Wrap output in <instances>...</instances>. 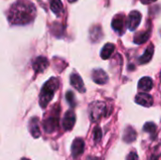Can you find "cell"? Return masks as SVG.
<instances>
[{
  "mask_svg": "<svg viewBox=\"0 0 161 160\" xmlns=\"http://www.w3.org/2000/svg\"><path fill=\"white\" fill-rule=\"evenodd\" d=\"M126 160H139V157H138L137 153L131 152V153L128 154V156L126 157Z\"/></svg>",
  "mask_w": 161,
  "mask_h": 160,
  "instance_id": "cb8c5ba5",
  "label": "cell"
},
{
  "mask_svg": "<svg viewBox=\"0 0 161 160\" xmlns=\"http://www.w3.org/2000/svg\"><path fill=\"white\" fill-rule=\"evenodd\" d=\"M125 16L123 14H118L116 15L113 20H112V23H111V26L112 28L118 32L120 35H122L124 33V29H125Z\"/></svg>",
  "mask_w": 161,
  "mask_h": 160,
  "instance_id": "ba28073f",
  "label": "cell"
},
{
  "mask_svg": "<svg viewBox=\"0 0 161 160\" xmlns=\"http://www.w3.org/2000/svg\"><path fill=\"white\" fill-rule=\"evenodd\" d=\"M58 88V80L56 77L50 78L42 87L40 94V105L42 108H46L53 99L55 91Z\"/></svg>",
  "mask_w": 161,
  "mask_h": 160,
  "instance_id": "7a4b0ae2",
  "label": "cell"
},
{
  "mask_svg": "<svg viewBox=\"0 0 161 160\" xmlns=\"http://www.w3.org/2000/svg\"><path fill=\"white\" fill-rule=\"evenodd\" d=\"M102 138V132L101 129L99 127H96L94 129V141H99Z\"/></svg>",
  "mask_w": 161,
  "mask_h": 160,
  "instance_id": "603a6c76",
  "label": "cell"
},
{
  "mask_svg": "<svg viewBox=\"0 0 161 160\" xmlns=\"http://www.w3.org/2000/svg\"><path fill=\"white\" fill-rule=\"evenodd\" d=\"M36 13V7L30 0H17L9 8L8 19L12 25H23L30 24Z\"/></svg>",
  "mask_w": 161,
  "mask_h": 160,
  "instance_id": "6da1fadb",
  "label": "cell"
},
{
  "mask_svg": "<svg viewBox=\"0 0 161 160\" xmlns=\"http://www.w3.org/2000/svg\"><path fill=\"white\" fill-rule=\"evenodd\" d=\"M29 128H30V133L34 138L40 137L41 132H40V127H39V120L37 118H32L30 120Z\"/></svg>",
  "mask_w": 161,
  "mask_h": 160,
  "instance_id": "2e32d148",
  "label": "cell"
},
{
  "mask_svg": "<svg viewBox=\"0 0 161 160\" xmlns=\"http://www.w3.org/2000/svg\"><path fill=\"white\" fill-rule=\"evenodd\" d=\"M48 66H49V61L44 57H38L32 62V67L36 74L42 73L45 69H47Z\"/></svg>",
  "mask_w": 161,
  "mask_h": 160,
  "instance_id": "8992f818",
  "label": "cell"
},
{
  "mask_svg": "<svg viewBox=\"0 0 161 160\" xmlns=\"http://www.w3.org/2000/svg\"><path fill=\"white\" fill-rule=\"evenodd\" d=\"M159 76H160V80H161V72H160V74H159Z\"/></svg>",
  "mask_w": 161,
  "mask_h": 160,
  "instance_id": "4316f807",
  "label": "cell"
},
{
  "mask_svg": "<svg viewBox=\"0 0 161 160\" xmlns=\"http://www.w3.org/2000/svg\"><path fill=\"white\" fill-rule=\"evenodd\" d=\"M151 35V31L150 30H144V31H140L138 33H136V35L134 36V42L137 44H142L145 41H147V40L149 39Z\"/></svg>",
  "mask_w": 161,
  "mask_h": 160,
  "instance_id": "9a60e30c",
  "label": "cell"
},
{
  "mask_svg": "<svg viewBox=\"0 0 161 160\" xmlns=\"http://www.w3.org/2000/svg\"><path fill=\"white\" fill-rule=\"evenodd\" d=\"M156 129H157V125L153 123H147V124H145V125L143 127V130L150 134H154L156 132Z\"/></svg>",
  "mask_w": 161,
  "mask_h": 160,
  "instance_id": "44dd1931",
  "label": "cell"
},
{
  "mask_svg": "<svg viewBox=\"0 0 161 160\" xmlns=\"http://www.w3.org/2000/svg\"><path fill=\"white\" fill-rule=\"evenodd\" d=\"M85 143L82 139H75L72 144V156L74 157H77L82 155L84 152Z\"/></svg>",
  "mask_w": 161,
  "mask_h": 160,
  "instance_id": "7c38bea8",
  "label": "cell"
},
{
  "mask_svg": "<svg viewBox=\"0 0 161 160\" xmlns=\"http://www.w3.org/2000/svg\"><path fill=\"white\" fill-rule=\"evenodd\" d=\"M154 50H155L154 46H153L152 44H150V45L146 48V50L144 51V54L140 58V59H139L140 64H146V63H148V62L152 59V58H153Z\"/></svg>",
  "mask_w": 161,
  "mask_h": 160,
  "instance_id": "5bb4252c",
  "label": "cell"
},
{
  "mask_svg": "<svg viewBox=\"0 0 161 160\" xmlns=\"http://www.w3.org/2000/svg\"><path fill=\"white\" fill-rule=\"evenodd\" d=\"M153 86H154V83H153V80L148 77V76H145V77H142L140 81H139V90L141 92H147L149 91H151L153 89Z\"/></svg>",
  "mask_w": 161,
  "mask_h": 160,
  "instance_id": "4fadbf2b",
  "label": "cell"
},
{
  "mask_svg": "<svg viewBox=\"0 0 161 160\" xmlns=\"http://www.w3.org/2000/svg\"><path fill=\"white\" fill-rule=\"evenodd\" d=\"M50 7H51L52 11L57 16H60V14L63 11V5L60 2V0H52L50 3Z\"/></svg>",
  "mask_w": 161,
  "mask_h": 160,
  "instance_id": "ac0fdd59",
  "label": "cell"
},
{
  "mask_svg": "<svg viewBox=\"0 0 161 160\" xmlns=\"http://www.w3.org/2000/svg\"><path fill=\"white\" fill-rule=\"evenodd\" d=\"M75 123V115L72 110H69L65 113L62 120V126L65 130H71Z\"/></svg>",
  "mask_w": 161,
  "mask_h": 160,
  "instance_id": "8fae6325",
  "label": "cell"
},
{
  "mask_svg": "<svg viewBox=\"0 0 161 160\" xmlns=\"http://www.w3.org/2000/svg\"><path fill=\"white\" fill-rule=\"evenodd\" d=\"M92 80L99 85H104L108 81V74L102 69H96L92 71Z\"/></svg>",
  "mask_w": 161,
  "mask_h": 160,
  "instance_id": "9c48e42d",
  "label": "cell"
},
{
  "mask_svg": "<svg viewBox=\"0 0 161 160\" xmlns=\"http://www.w3.org/2000/svg\"><path fill=\"white\" fill-rule=\"evenodd\" d=\"M97 34L98 35H101L102 34V32H101V28L99 27V26H94L92 29V31H91V38H92V41H98L99 40V36H97Z\"/></svg>",
  "mask_w": 161,
  "mask_h": 160,
  "instance_id": "ffe728a7",
  "label": "cell"
},
{
  "mask_svg": "<svg viewBox=\"0 0 161 160\" xmlns=\"http://www.w3.org/2000/svg\"><path fill=\"white\" fill-rule=\"evenodd\" d=\"M58 112H59L58 108H57V110H55V108H54V111H52V114L43 121L42 124H43V128L46 133L50 134L58 129V127L59 125Z\"/></svg>",
  "mask_w": 161,
  "mask_h": 160,
  "instance_id": "3957f363",
  "label": "cell"
},
{
  "mask_svg": "<svg viewBox=\"0 0 161 160\" xmlns=\"http://www.w3.org/2000/svg\"><path fill=\"white\" fill-rule=\"evenodd\" d=\"M23 160H28V159H23Z\"/></svg>",
  "mask_w": 161,
  "mask_h": 160,
  "instance_id": "83f0119b",
  "label": "cell"
},
{
  "mask_svg": "<svg viewBox=\"0 0 161 160\" xmlns=\"http://www.w3.org/2000/svg\"><path fill=\"white\" fill-rule=\"evenodd\" d=\"M115 50V45L113 43H107L101 51V58L103 59H108L113 54Z\"/></svg>",
  "mask_w": 161,
  "mask_h": 160,
  "instance_id": "e0dca14e",
  "label": "cell"
},
{
  "mask_svg": "<svg viewBox=\"0 0 161 160\" xmlns=\"http://www.w3.org/2000/svg\"><path fill=\"white\" fill-rule=\"evenodd\" d=\"M69 2H71V3H73V2H75V1H76V0H68Z\"/></svg>",
  "mask_w": 161,
  "mask_h": 160,
  "instance_id": "484cf974",
  "label": "cell"
},
{
  "mask_svg": "<svg viewBox=\"0 0 161 160\" xmlns=\"http://www.w3.org/2000/svg\"><path fill=\"white\" fill-rule=\"evenodd\" d=\"M106 113V105L102 102H94L90 107V117L92 121H98Z\"/></svg>",
  "mask_w": 161,
  "mask_h": 160,
  "instance_id": "277c9868",
  "label": "cell"
},
{
  "mask_svg": "<svg viewBox=\"0 0 161 160\" xmlns=\"http://www.w3.org/2000/svg\"><path fill=\"white\" fill-rule=\"evenodd\" d=\"M142 4H149V3H152L154 1H157V0H141Z\"/></svg>",
  "mask_w": 161,
  "mask_h": 160,
  "instance_id": "d4e9b609",
  "label": "cell"
},
{
  "mask_svg": "<svg viewBox=\"0 0 161 160\" xmlns=\"http://www.w3.org/2000/svg\"><path fill=\"white\" fill-rule=\"evenodd\" d=\"M141 20H142V14L139 11H137V10L131 11L128 16V20H127L128 29L131 31L136 30V28L139 26V25L141 23Z\"/></svg>",
  "mask_w": 161,
  "mask_h": 160,
  "instance_id": "5b68a950",
  "label": "cell"
},
{
  "mask_svg": "<svg viewBox=\"0 0 161 160\" xmlns=\"http://www.w3.org/2000/svg\"><path fill=\"white\" fill-rule=\"evenodd\" d=\"M66 98H67V101L69 102V104L71 106H75V95L72 91H68L67 94H66Z\"/></svg>",
  "mask_w": 161,
  "mask_h": 160,
  "instance_id": "7402d4cb",
  "label": "cell"
},
{
  "mask_svg": "<svg viewBox=\"0 0 161 160\" xmlns=\"http://www.w3.org/2000/svg\"><path fill=\"white\" fill-rule=\"evenodd\" d=\"M136 131L131 128V127H128L126 130H125V136H124V140L126 141V142H131L133 141H135L136 139Z\"/></svg>",
  "mask_w": 161,
  "mask_h": 160,
  "instance_id": "d6986e66",
  "label": "cell"
},
{
  "mask_svg": "<svg viewBox=\"0 0 161 160\" xmlns=\"http://www.w3.org/2000/svg\"><path fill=\"white\" fill-rule=\"evenodd\" d=\"M135 101L137 104H139L142 107H145V108L151 107L154 103L153 97L150 94H148L147 92H140L139 94H137Z\"/></svg>",
  "mask_w": 161,
  "mask_h": 160,
  "instance_id": "52a82bcc",
  "label": "cell"
},
{
  "mask_svg": "<svg viewBox=\"0 0 161 160\" xmlns=\"http://www.w3.org/2000/svg\"><path fill=\"white\" fill-rule=\"evenodd\" d=\"M70 81H71L72 86H73L75 90H77L79 92H85L86 89H85L83 80H82V78L80 77V75H79L78 74L73 73V74H71Z\"/></svg>",
  "mask_w": 161,
  "mask_h": 160,
  "instance_id": "30bf717a",
  "label": "cell"
}]
</instances>
